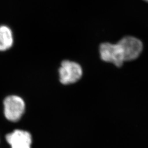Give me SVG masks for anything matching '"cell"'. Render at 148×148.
<instances>
[{
	"label": "cell",
	"instance_id": "cell-1",
	"mask_svg": "<svg viewBox=\"0 0 148 148\" xmlns=\"http://www.w3.org/2000/svg\"><path fill=\"white\" fill-rule=\"evenodd\" d=\"M143 48L142 42L139 39L126 36L116 44L101 43L99 46V53L103 61L120 68L125 62L132 61L138 58Z\"/></svg>",
	"mask_w": 148,
	"mask_h": 148
},
{
	"label": "cell",
	"instance_id": "cell-2",
	"mask_svg": "<svg viewBox=\"0 0 148 148\" xmlns=\"http://www.w3.org/2000/svg\"><path fill=\"white\" fill-rule=\"evenodd\" d=\"M4 115L10 121H18L25 110V103L19 96L9 95L3 101Z\"/></svg>",
	"mask_w": 148,
	"mask_h": 148
},
{
	"label": "cell",
	"instance_id": "cell-3",
	"mask_svg": "<svg viewBox=\"0 0 148 148\" xmlns=\"http://www.w3.org/2000/svg\"><path fill=\"white\" fill-rule=\"evenodd\" d=\"M83 70L79 64L68 60H64L59 69L60 82L63 85H70L81 79Z\"/></svg>",
	"mask_w": 148,
	"mask_h": 148
},
{
	"label": "cell",
	"instance_id": "cell-4",
	"mask_svg": "<svg viewBox=\"0 0 148 148\" xmlns=\"http://www.w3.org/2000/svg\"><path fill=\"white\" fill-rule=\"evenodd\" d=\"M5 139L11 148H32V135L26 131L16 130L7 134Z\"/></svg>",
	"mask_w": 148,
	"mask_h": 148
},
{
	"label": "cell",
	"instance_id": "cell-5",
	"mask_svg": "<svg viewBox=\"0 0 148 148\" xmlns=\"http://www.w3.org/2000/svg\"><path fill=\"white\" fill-rule=\"evenodd\" d=\"M14 39L11 29L5 25L0 26V51L10 49L13 45Z\"/></svg>",
	"mask_w": 148,
	"mask_h": 148
},
{
	"label": "cell",
	"instance_id": "cell-6",
	"mask_svg": "<svg viewBox=\"0 0 148 148\" xmlns=\"http://www.w3.org/2000/svg\"><path fill=\"white\" fill-rule=\"evenodd\" d=\"M144 1H146V2H148V0H144Z\"/></svg>",
	"mask_w": 148,
	"mask_h": 148
}]
</instances>
